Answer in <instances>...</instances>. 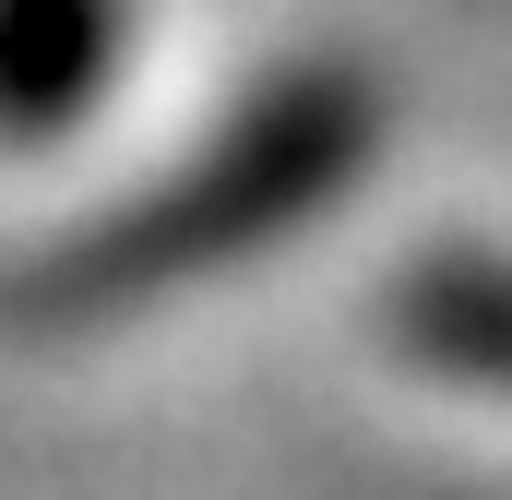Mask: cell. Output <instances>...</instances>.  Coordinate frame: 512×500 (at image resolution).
Listing matches in <instances>:
<instances>
[{"mask_svg": "<svg viewBox=\"0 0 512 500\" xmlns=\"http://www.w3.org/2000/svg\"><path fill=\"white\" fill-rule=\"evenodd\" d=\"M358 155H370V84H334V72H322V84H286L262 120H239L215 155H191L155 203H131L96 239L48 250L24 298H36V310H120V298H155L167 274H203V262H227V250L298 227Z\"/></svg>", "mask_w": 512, "mask_h": 500, "instance_id": "6da1fadb", "label": "cell"}, {"mask_svg": "<svg viewBox=\"0 0 512 500\" xmlns=\"http://www.w3.org/2000/svg\"><path fill=\"white\" fill-rule=\"evenodd\" d=\"M120 48V0H0V131H60Z\"/></svg>", "mask_w": 512, "mask_h": 500, "instance_id": "7a4b0ae2", "label": "cell"}, {"mask_svg": "<svg viewBox=\"0 0 512 500\" xmlns=\"http://www.w3.org/2000/svg\"><path fill=\"white\" fill-rule=\"evenodd\" d=\"M405 346L441 358V370L512 393V274L501 262H429L405 286Z\"/></svg>", "mask_w": 512, "mask_h": 500, "instance_id": "3957f363", "label": "cell"}]
</instances>
